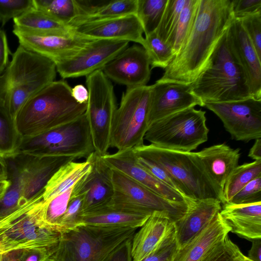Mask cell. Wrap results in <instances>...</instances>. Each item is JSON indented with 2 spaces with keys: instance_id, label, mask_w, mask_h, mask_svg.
Returning <instances> with one entry per match:
<instances>
[{
  "instance_id": "cell-29",
  "label": "cell",
  "mask_w": 261,
  "mask_h": 261,
  "mask_svg": "<svg viewBox=\"0 0 261 261\" xmlns=\"http://www.w3.org/2000/svg\"><path fill=\"white\" fill-rule=\"evenodd\" d=\"M91 168L89 158L82 162L70 161L52 175L44 188L43 198L49 201L73 187Z\"/></svg>"
},
{
  "instance_id": "cell-40",
  "label": "cell",
  "mask_w": 261,
  "mask_h": 261,
  "mask_svg": "<svg viewBox=\"0 0 261 261\" xmlns=\"http://www.w3.org/2000/svg\"><path fill=\"white\" fill-rule=\"evenodd\" d=\"M84 198V195L71 192L67 208L59 223V230L60 232L81 225Z\"/></svg>"
},
{
  "instance_id": "cell-41",
  "label": "cell",
  "mask_w": 261,
  "mask_h": 261,
  "mask_svg": "<svg viewBox=\"0 0 261 261\" xmlns=\"http://www.w3.org/2000/svg\"><path fill=\"white\" fill-rule=\"evenodd\" d=\"M261 202V177L254 178L239 190L226 203L248 204Z\"/></svg>"
},
{
  "instance_id": "cell-37",
  "label": "cell",
  "mask_w": 261,
  "mask_h": 261,
  "mask_svg": "<svg viewBox=\"0 0 261 261\" xmlns=\"http://www.w3.org/2000/svg\"><path fill=\"white\" fill-rule=\"evenodd\" d=\"M142 46L148 56L151 69L155 67L165 69L175 56L170 46L155 32L145 37Z\"/></svg>"
},
{
  "instance_id": "cell-56",
  "label": "cell",
  "mask_w": 261,
  "mask_h": 261,
  "mask_svg": "<svg viewBox=\"0 0 261 261\" xmlns=\"http://www.w3.org/2000/svg\"><path fill=\"white\" fill-rule=\"evenodd\" d=\"M20 250L13 251L4 255V261H18Z\"/></svg>"
},
{
  "instance_id": "cell-48",
  "label": "cell",
  "mask_w": 261,
  "mask_h": 261,
  "mask_svg": "<svg viewBox=\"0 0 261 261\" xmlns=\"http://www.w3.org/2000/svg\"><path fill=\"white\" fill-rule=\"evenodd\" d=\"M55 247H34L21 249L18 261H47L53 253Z\"/></svg>"
},
{
  "instance_id": "cell-47",
  "label": "cell",
  "mask_w": 261,
  "mask_h": 261,
  "mask_svg": "<svg viewBox=\"0 0 261 261\" xmlns=\"http://www.w3.org/2000/svg\"><path fill=\"white\" fill-rule=\"evenodd\" d=\"M232 9L234 19L261 12V0H232Z\"/></svg>"
},
{
  "instance_id": "cell-13",
  "label": "cell",
  "mask_w": 261,
  "mask_h": 261,
  "mask_svg": "<svg viewBox=\"0 0 261 261\" xmlns=\"http://www.w3.org/2000/svg\"><path fill=\"white\" fill-rule=\"evenodd\" d=\"M111 171L113 195L109 205L150 215L164 213L174 222L187 213L188 203L167 200L121 172Z\"/></svg>"
},
{
  "instance_id": "cell-39",
  "label": "cell",
  "mask_w": 261,
  "mask_h": 261,
  "mask_svg": "<svg viewBox=\"0 0 261 261\" xmlns=\"http://www.w3.org/2000/svg\"><path fill=\"white\" fill-rule=\"evenodd\" d=\"M73 187L51 200L46 201L43 214V221L59 231V223L67 208Z\"/></svg>"
},
{
  "instance_id": "cell-14",
  "label": "cell",
  "mask_w": 261,
  "mask_h": 261,
  "mask_svg": "<svg viewBox=\"0 0 261 261\" xmlns=\"http://www.w3.org/2000/svg\"><path fill=\"white\" fill-rule=\"evenodd\" d=\"M203 107L221 119L233 139L248 142L261 138V99L205 102Z\"/></svg>"
},
{
  "instance_id": "cell-59",
  "label": "cell",
  "mask_w": 261,
  "mask_h": 261,
  "mask_svg": "<svg viewBox=\"0 0 261 261\" xmlns=\"http://www.w3.org/2000/svg\"><path fill=\"white\" fill-rule=\"evenodd\" d=\"M172 258H171V259H170V260H167V261H171V259H172Z\"/></svg>"
},
{
  "instance_id": "cell-12",
  "label": "cell",
  "mask_w": 261,
  "mask_h": 261,
  "mask_svg": "<svg viewBox=\"0 0 261 261\" xmlns=\"http://www.w3.org/2000/svg\"><path fill=\"white\" fill-rule=\"evenodd\" d=\"M86 85L89 98L85 114L95 152L103 155L111 147L112 125L117 108L114 88L101 69L86 76Z\"/></svg>"
},
{
  "instance_id": "cell-54",
  "label": "cell",
  "mask_w": 261,
  "mask_h": 261,
  "mask_svg": "<svg viewBox=\"0 0 261 261\" xmlns=\"http://www.w3.org/2000/svg\"><path fill=\"white\" fill-rule=\"evenodd\" d=\"M10 185V182L7 179L0 180V201L4 197Z\"/></svg>"
},
{
  "instance_id": "cell-16",
  "label": "cell",
  "mask_w": 261,
  "mask_h": 261,
  "mask_svg": "<svg viewBox=\"0 0 261 261\" xmlns=\"http://www.w3.org/2000/svg\"><path fill=\"white\" fill-rule=\"evenodd\" d=\"M88 158L91 168L74 185L72 190L73 193L84 195L83 215L107 206L113 195L111 169L95 151Z\"/></svg>"
},
{
  "instance_id": "cell-46",
  "label": "cell",
  "mask_w": 261,
  "mask_h": 261,
  "mask_svg": "<svg viewBox=\"0 0 261 261\" xmlns=\"http://www.w3.org/2000/svg\"><path fill=\"white\" fill-rule=\"evenodd\" d=\"M135 155L138 163L151 175L180 193L177 184L162 167L145 157Z\"/></svg>"
},
{
  "instance_id": "cell-30",
  "label": "cell",
  "mask_w": 261,
  "mask_h": 261,
  "mask_svg": "<svg viewBox=\"0 0 261 261\" xmlns=\"http://www.w3.org/2000/svg\"><path fill=\"white\" fill-rule=\"evenodd\" d=\"M13 21V27L35 33L64 36L75 35L73 28L60 22L34 7L14 18Z\"/></svg>"
},
{
  "instance_id": "cell-58",
  "label": "cell",
  "mask_w": 261,
  "mask_h": 261,
  "mask_svg": "<svg viewBox=\"0 0 261 261\" xmlns=\"http://www.w3.org/2000/svg\"><path fill=\"white\" fill-rule=\"evenodd\" d=\"M4 255H0V261H4Z\"/></svg>"
},
{
  "instance_id": "cell-45",
  "label": "cell",
  "mask_w": 261,
  "mask_h": 261,
  "mask_svg": "<svg viewBox=\"0 0 261 261\" xmlns=\"http://www.w3.org/2000/svg\"><path fill=\"white\" fill-rule=\"evenodd\" d=\"M177 250L174 228L153 251L140 261H167L173 257Z\"/></svg>"
},
{
  "instance_id": "cell-42",
  "label": "cell",
  "mask_w": 261,
  "mask_h": 261,
  "mask_svg": "<svg viewBox=\"0 0 261 261\" xmlns=\"http://www.w3.org/2000/svg\"><path fill=\"white\" fill-rule=\"evenodd\" d=\"M239 250L238 246L230 240L227 235L200 261H236V257Z\"/></svg>"
},
{
  "instance_id": "cell-9",
  "label": "cell",
  "mask_w": 261,
  "mask_h": 261,
  "mask_svg": "<svg viewBox=\"0 0 261 261\" xmlns=\"http://www.w3.org/2000/svg\"><path fill=\"white\" fill-rule=\"evenodd\" d=\"M95 151L85 113L76 119L39 135L20 139L16 152L36 156L86 159Z\"/></svg>"
},
{
  "instance_id": "cell-6",
  "label": "cell",
  "mask_w": 261,
  "mask_h": 261,
  "mask_svg": "<svg viewBox=\"0 0 261 261\" xmlns=\"http://www.w3.org/2000/svg\"><path fill=\"white\" fill-rule=\"evenodd\" d=\"M132 149L135 155L145 157L162 167L186 199L215 198L222 205L225 203L223 192L210 178L195 152L164 149L151 144H143Z\"/></svg>"
},
{
  "instance_id": "cell-31",
  "label": "cell",
  "mask_w": 261,
  "mask_h": 261,
  "mask_svg": "<svg viewBox=\"0 0 261 261\" xmlns=\"http://www.w3.org/2000/svg\"><path fill=\"white\" fill-rule=\"evenodd\" d=\"M200 0H186L175 28L166 41L175 56L189 37L197 17Z\"/></svg>"
},
{
  "instance_id": "cell-26",
  "label": "cell",
  "mask_w": 261,
  "mask_h": 261,
  "mask_svg": "<svg viewBox=\"0 0 261 261\" xmlns=\"http://www.w3.org/2000/svg\"><path fill=\"white\" fill-rule=\"evenodd\" d=\"M220 216L230 232L250 241L261 239V202L222 205Z\"/></svg>"
},
{
  "instance_id": "cell-43",
  "label": "cell",
  "mask_w": 261,
  "mask_h": 261,
  "mask_svg": "<svg viewBox=\"0 0 261 261\" xmlns=\"http://www.w3.org/2000/svg\"><path fill=\"white\" fill-rule=\"evenodd\" d=\"M33 0H0V22L4 26L13 19L34 7Z\"/></svg>"
},
{
  "instance_id": "cell-20",
  "label": "cell",
  "mask_w": 261,
  "mask_h": 261,
  "mask_svg": "<svg viewBox=\"0 0 261 261\" xmlns=\"http://www.w3.org/2000/svg\"><path fill=\"white\" fill-rule=\"evenodd\" d=\"M75 35L91 39L132 41L142 45L143 30L136 14L88 21L73 28Z\"/></svg>"
},
{
  "instance_id": "cell-60",
  "label": "cell",
  "mask_w": 261,
  "mask_h": 261,
  "mask_svg": "<svg viewBox=\"0 0 261 261\" xmlns=\"http://www.w3.org/2000/svg\"><path fill=\"white\" fill-rule=\"evenodd\" d=\"M0 179L3 180V179L0 178Z\"/></svg>"
},
{
  "instance_id": "cell-35",
  "label": "cell",
  "mask_w": 261,
  "mask_h": 261,
  "mask_svg": "<svg viewBox=\"0 0 261 261\" xmlns=\"http://www.w3.org/2000/svg\"><path fill=\"white\" fill-rule=\"evenodd\" d=\"M33 2L34 7L69 27L79 15L75 0H33Z\"/></svg>"
},
{
  "instance_id": "cell-44",
  "label": "cell",
  "mask_w": 261,
  "mask_h": 261,
  "mask_svg": "<svg viewBox=\"0 0 261 261\" xmlns=\"http://www.w3.org/2000/svg\"><path fill=\"white\" fill-rule=\"evenodd\" d=\"M239 20L251 40L259 58L261 59V12Z\"/></svg>"
},
{
  "instance_id": "cell-55",
  "label": "cell",
  "mask_w": 261,
  "mask_h": 261,
  "mask_svg": "<svg viewBox=\"0 0 261 261\" xmlns=\"http://www.w3.org/2000/svg\"><path fill=\"white\" fill-rule=\"evenodd\" d=\"M0 178L7 179V164L5 158L0 155Z\"/></svg>"
},
{
  "instance_id": "cell-24",
  "label": "cell",
  "mask_w": 261,
  "mask_h": 261,
  "mask_svg": "<svg viewBox=\"0 0 261 261\" xmlns=\"http://www.w3.org/2000/svg\"><path fill=\"white\" fill-rule=\"evenodd\" d=\"M166 214L152 213L132 240V261H140L153 251L175 228Z\"/></svg>"
},
{
  "instance_id": "cell-32",
  "label": "cell",
  "mask_w": 261,
  "mask_h": 261,
  "mask_svg": "<svg viewBox=\"0 0 261 261\" xmlns=\"http://www.w3.org/2000/svg\"><path fill=\"white\" fill-rule=\"evenodd\" d=\"M138 0L105 1L91 15L77 19L70 25L73 28L83 22L109 19L136 14Z\"/></svg>"
},
{
  "instance_id": "cell-36",
  "label": "cell",
  "mask_w": 261,
  "mask_h": 261,
  "mask_svg": "<svg viewBox=\"0 0 261 261\" xmlns=\"http://www.w3.org/2000/svg\"><path fill=\"white\" fill-rule=\"evenodd\" d=\"M20 137L14 119L0 99V155H10L17 151Z\"/></svg>"
},
{
  "instance_id": "cell-2",
  "label": "cell",
  "mask_w": 261,
  "mask_h": 261,
  "mask_svg": "<svg viewBox=\"0 0 261 261\" xmlns=\"http://www.w3.org/2000/svg\"><path fill=\"white\" fill-rule=\"evenodd\" d=\"M71 88L65 81H54L30 97L14 119L20 138L44 133L83 115L87 103L76 102Z\"/></svg>"
},
{
  "instance_id": "cell-33",
  "label": "cell",
  "mask_w": 261,
  "mask_h": 261,
  "mask_svg": "<svg viewBox=\"0 0 261 261\" xmlns=\"http://www.w3.org/2000/svg\"><path fill=\"white\" fill-rule=\"evenodd\" d=\"M258 177H261V161H254L238 165L225 185L223 190L225 203H227L246 185Z\"/></svg>"
},
{
  "instance_id": "cell-3",
  "label": "cell",
  "mask_w": 261,
  "mask_h": 261,
  "mask_svg": "<svg viewBox=\"0 0 261 261\" xmlns=\"http://www.w3.org/2000/svg\"><path fill=\"white\" fill-rule=\"evenodd\" d=\"M191 86L193 94L203 103L252 97L245 73L230 47L227 31Z\"/></svg>"
},
{
  "instance_id": "cell-17",
  "label": "cell",
  "mask_w": 261,
  "mask_h": 261,
  "mask_svg": "<svg viewBox=\"0 0 261 261\" xmlns=\"http://www.w3.org/2000/svg\"><path fill=\"white\" fill-rule=\"evenodd\" d=\"M19 45L57 64L72 58L93 39L75 35L64 36L35 33L13 27Z\"/></svg>"
},
{
  "instance_id": "cell-50",
  "label": "cell",
  "mask_w": 261,
  "mask_h": 261,
  "mask_svg": "<svg viewBox=\"0 0 261 261\" xmlns=\"http://www.w3.org/2000/svg\"><path fill=\"white\" fill-rule=\"evenodd\" d=\"M10 53L6 33L0 30V74L9 64Z\"/></svg>"
},
{
  "instance_id": "cell-18",
  "label": "cell",
  "mask_w": 261,
  "mask_h": 261,
  "mask_svg": "<svg viewBox=\"0 0 261 261\" xmlns=\"http://www.w3.org/2000/svg\"><path fill=\"white\" fill-rule=\"evenodd\" d=\"M203 107L192 91L191 85L156 82L150 86L148 125L181 111Z\"/></svg>"
},
{
  "instance_id": "cell-28",
  "label": "cell",
  "mask_w": 261,
  "mask_h": 261,
  "mask_svg": "<svg viewBox=\"0 0 261 261\" xmlns=\"http://www.w3.org/2000/svg\"><path fill=\"white\" fill-rule=\"evenodd\" d=\"M150 215L108 205L98 211L83 215L81 224L138 228Z\"/></svg>"
},
{
  "instance_id": "cell-1",
  "label": "cell",
  "mask_w": 261,
  "mask_h": 261,
  "mask_svg": "<svg viewBox=\"0 0 261 261\" xmlns=\"http://www.w3.org/2000/svg\"><path fill=\"white\" fill-rule=\"evenodd\" d=\"M233 19L232 0H200L189 37L156 82L192 84L206 67Z\"/></svg>"
},
{
  "instance_id": "cell-53",
  "label": "cell",
  "mask_w": 261,
  "mask_h": 261,
  "mask_svg": "<svg viewBox=\"0 0 261 261\" xmlns=\"http://www.w3.org/2000/svg\"><path fill=\"white\" fill-rule=\"evenodd\" d=\"M249 152L248 156L254 161H261V138L255 140Z\"/></svg>"
},
{
  "instance_id": "cell-8",
  "label": "cell",
  "mask_w": 261,
  "mask_h": 261,
  "mask_svg": "<svg viewBox=\"0 0 261 261\" xmlns=\"http://www.w3.org/2000/svg\"><path fill=\"white\" fill-rule=\"evenodd\" d=\"M137 228L81 224L61 232L47 261H102Z\"/></svg>"
},
{
  "instance_id": "cell-49",
  "label": "cell",
  "mask_w": 261,
  "mask_h": 261,
  "mask_svg": "<svg viewBox=\"0 0 261 261\" xmlns=\"http://www.w3.org/2000/svg\"><path fill=\"white\" fill-rule=\"evenodd\" d=\"M133 237L124 241L114 248L102 261H132L131 254Z\"/></svg>"
},
{
  "instance_id": "cell-23",
  "label": "cell",
  "mask_w": 261,
  "mask_h": 261,
  "mask_svg": "<svg viewBox=\"0 0 261 261\" xmlns=\"http://www.w3.org/2000/svg\"><path fill=\"white\" fill-rule=\"evenodd\" d=\"M221 208V202L217 199L190 200L187 213L174 223L177 249L182 248L196 238Z\"/></svg>"
},
{
  "instance_id": "cell-21",
  "label": "cell",
  "mask_w": 261,
  "mask_h": 261,
  "mask_svg": "<svg viewBox=\"0 0 261 261\" xmlns=\"http://www.w3.org/2000/svg\"><path fill=\"white\" fill-rule=\"evenodd\" d=\"M101 158L111 169L121 172L161 197L171 201L188 203L189 199L142 167L137 162L132 149L117 150L112 154L101 155Z\"/></svg>"
},
{
  "instance_id": "cell-27",
  "label": "cell",
  "mask_w": 261,
  "mask_h": 261,
  "mask_svg": "<svg viewBox=\"0 0 261 261\" xmlns=\"http://www.w3.org/2000/svg\"><path fill=\"white\" fill-rule=\"evenodd\" d=\"M229 232V228L218 213L196 238L177 250L171 261H200Z\"/></svg>"
},
{
  "instance_id": "cell-11",
  "label": "cell",
  "mask_w": 261,
  "mask_h": 261,
  "mask_svg": "<svg viewBox=\"0 0 261 261\" xmlns=\"http://www.w3.org/2000/svg\"><path fill=\"white\" fill-rule=\"evenodd\" d=\"M149 94L150 86L127 88L114 116L111 147L122 150L144 144Z\"/></svg>"
},
{
  "instance_id": "cell-5",
  "label": "cell",
  "mask_w": 261,
  "mask_h": 261,
  "mask_svg": "<svg viewBox=\"0 0 261 261\" xmlns=\"http://www.w3.org/2000/svg\"><path fill=\"white\" fill-rule=\"evenodd\" d=\"M4 158L10 185L0 201V218L43 193L47 182L59 168L76 160L69 156L39 157L19 152Z\"/></svg>"
},
{
  "instance_id": "cell-22",
  "label": "cell",
  "mask_w": 261,
  "mask_h": 261,
  "mask_svg": "<svg viewBox=\"0 0 261 261\" xmlns=\"http://www.w3.org/2000/svg\"><path fill=\"white\" fill-rule=\"evenodd\" d=\"M227 35L231 49L247 76L252 97L261 99V59L240 20L233 19Z\"/></svg>"
},
{
  "instance_id": "cell-61",
  "label": "cell",
  "mask_w": 261,
  "mask_h": 261,
  "mask_svg": "<svg viewBox=\"0 0 261 261\" xmlns=\"http://www.w3.org/2000/svg\"><path fill=\"white\" fill-rule=\"evenodd\" d=\"M1 180V179H0V180ZM3 180H4V179H3Z\"/></svg>"
},
{
  "instance_id": "cell-25",
  "label": "cell",
  "mask_w": 261,
  "mask_h": 261,
  "mask_svg": "<svg viewBox=\"0 0 261 261\" xmlns=\"http://www.w3.org/2000/svg\"><path fill=\"white\" fill-rule=\"evenodd\" d=\"M240 151L223 143L195 152L210 178L223 193L228 178L239 165Z\"/></svg>"
},
{
  "instance_id": "cell-34",
  "label": "cell",
  "mask_w": 261,
  "mask_h": 261,
  "mask_svg": "<svg viewBox=\"0 0 261 261\" xmlns=\"http://www.w3.org/2000/svg\"><path fill=\"white\" fill-rule=\"evenodd\" d=\"M167 2L168 0H138L136 14L145 36L155 32Z\"/></svg>"
},
{
  "instance_id": "cell-4",
  "label": "cell",
  "mask_w": 261,
  "mask_h": 261,
  "mask_svg": "<svg viewBox=\"0 0 261 261\" xmlns=\"http://www.w3.org/2000/svg\"><path fill=\"white\" fill-rule=\"evenodd\" d=\"M56 72L54 61L19 45L0 74V99L14 120L30 97L55 81Z\"/></svg>"
},
{
  "instance_id": "cell-7",
  "label": "cell",
  "mask_w": 261,
  "mask_h": 261,
  "mask_svg": "<svg viewBox=\"0 0 261 261\" xmlns=\"http://www.w3.org/2000/svg\"><path fill=\"white\" fill-rule=\"evenodd\" d=\"M45 204L42 193L0 218V255L25 248H53L58 245L61 232L43 219Z\"/></svg>"
},
{
  "instance_id": "cell-15",
  "label": "cell",
  "mask_w": 261,
  "mask_h": 261,
  "mask_svg": "<svg viewBox=\"0 0 261 261\" xmlns=\"http://www.w3.org/2000/svg\"><path fill=\"white\" fill-rule=\"evenodd\" d=\"M128 44L124 40L93 39L72 58L56 64L57 72L63 79L86 76L101 69Z\"/></svg>"
},
{
  "instance_id": "cell-38",
  "label": "cell",
  "mask_w": 261,
  "mask_h": 261,
  "mask_svg": "<svg viewBox=\"0 0 261 261\" xmlns=\"http://www.w3.org/2000/svg\"><path fill=\"white\" fill-rule=\"evenodd\" d=\"M186 0H168L162 19L155 33L166 42L179 19Z\"/></svg>"
},
{
  "instance_id": "cell-51",
  "label": "cell",
  "mask_w": 261,
  "mask_h": 261,
  "mask_svg": "<svg viewBox=\"0 0 261 261\" xmlns=\"http://www.w3.org/2000/svg\"><path fill=\"white\" fill-rule=\"evenodd\" d=\"M71 95L74 99L79 103H87L89 93L87 88L82 84L75 85L71 88Z\"/></svg>"
},
{
  "instance_id": "cell-10",
  "label": "cell",
  "mask_w": 261,
  "mask_h": 261,
  "mask_svg": "<svg viewBox=\"0 0 261 261\" xmlns=\"http://www.w3.org/2000/svg\"><path fill=\"white\" fill-rule=\"evenodd\" d=\"M205 112L187 109L150 124L144 140L164 149L192 152L208 139Z\"/></svg>"
},
{
  "instance_id": "cell-52",
  "label": "cell",
  "mask_w": 261,
  "mask_h": 261,
  "mask_svg": "<svg viewBox=\"0 0 261 261\" xmlns=\"http://www.w3.org/2000/svg\"><path fill=\"white\" fill-rule=\"evenodd\" d=\"M248 251V258L252 261H261V239H255Z\"/></svg>"
},
{
  "instance_id": "cell-57",
  "label": "cell",
  "mask_w": 261,
  "mask_h": 261,
  "mask_svg": "<svg viewBox=\"0 0 261 261\" xmlns=\"http://www.w3.org/2000/svg\"><path fill=\"white\" fill-rule=\"evenodd\" d=\"M236 261H252L248 258V257L243 255L240 250L238 252L236 257Z\"/></svg>"
},
{
  "instance_id": "cell-19",
  "label": "cell",
  "mask_w": 261,
  "mask_h": 261,
  "mask_svg": "<svg viewBox=\"0 0 261 261\" xmlns=\"http://www.w3.org/2000/svg\"><path fill=\"white\" fill-rule=\"evenodd\" d=\"M110 80L127 88L146 86L151 75L148 56L142 46L127 47L101 69Z\"/></svg>"
}]
</instances>
